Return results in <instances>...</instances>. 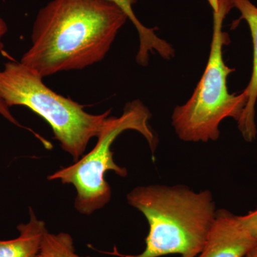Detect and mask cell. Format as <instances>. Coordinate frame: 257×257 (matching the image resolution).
<instances>
[{
    "mask_svg": "<svg viewBox=\"0 0 257 257\" xmlns=\"http://www.w3.org/2000/svg\"><path fill=\"white\" fill-rule=\"evenodd\" d=\"M30 216L29 222L18 225V237L0 240V257H37L48 231L45 221L37 219L31 207Z\"/></svg>",
    "mask_w": 257,
    "mask_h": 257,
    "instance_id": "cell-9",
    "label": "cell"
},
{
    "mask_svg": "<svg viewBox=\"0 0 257 257\" xmlns=\"http://www.w3.org/2000/svg\"><path fill=\"white\" fill-rule=\"evenodd\" d=\"M37 257H94L82 256L76 252L73 238L68 233L51 234L47 231L42 240Z\"/></svg>",
    "mask_w": 257,
    "mask_h": 257,
    "instance_id": "cell-10",
    "label": "cell"
},
{
    "mask_svg": "<svg viewBox=\"0 0 257 257\" xmlns=\"http://www.w3.org/2000/svg\"><path fill=\"white\" fill-rule=\"evenodd\" d=\"M234 8L240 13L239 20L247 23L253 43V67L251 78L244 89L247 101L238 122V128L243 138L247 143L256 139L257 130L255 123V106L257 101V7L250 0H231Z\"/></svg>",
    "mask_w": 257,
    "mask_h": 257,
    "instance_id": "cell-7",
    "label": "cell"
},
{
    "mask_svg": "<svg viewBox=\"0 0 257 257\" xmlns=\"http://www.w3.org/2000/svg\"><path fill=\"white\" fill-rule=\"evenodd\" d=\"M257 244V239L239 216L225 209L215 216L202 251L198 257H245Z\"/></svg>",
    "mask_w": 257,
    "mask_h": 257,
    "instance_id": "cell-6",
    "label": "cell"
},
{
    "mask_svg": "<svg viewBox=\"0 0 257 257\" xmlns=\"http://www.w3.org/2000/svg\"><path fill=\"white\" fill-rule=\"evenodd\" d=\"M207 1L213 12V32L207 66L189 100L176 106L172 115L176 134L187 143L216 141L222 120L231 117L239 121L247 101L243 90L229 93L227 77L235 69L226 65L223 57V47L230 41L223 23L234 6L231 0Z\"/></svg>",
    "mask_w": 257,
    "mask_h": 257,
    "instance_id": "cell-3",
    "label": "cell"
},
{
    "mask_svg": "<svg viewBox=\"0 0 257 257\" xmlns=\"http://www.w3.org/2000/svg\"><path fill=\"white\" fill-rule=\"evenodd\" d=\"M151 116V112L141 101L136 99L128 102L121 116H109L92 151L74 165L49 176L48 179H58L62 184H72L75 187L74 207L81 214L89 215L104 207L111 196L110 187L105 180L106 172L113 171L121 177L127 176V170L115 163L111 145L121 133L135 130L143 135L152 154H155L158 138L149 124Z\"/></svg>",
    "mask_w": 257,
    "mask_h": 257,
    "instance_id": "cell-5",
    "label": "cell"
},
{
    "mask_svg": "<svg viewBox=\"0 0 257 257\" xmlns=\"http://www.w3.org/2000/svg\"><path fill=\"white\" fill-rule=\"evenodd\" d=\"M8 31V25H7L4 19L0 16V52L3 51V48H4L5 45L3 42V37L5 36ZM0 114L13 124L17 125V126H20L18 120L15 119L13 115L12 114L10 108L5 104L4 101L2 100L1 99H0Z\"/></svg>",
    "mask_w": 257,
    "mask_h": 257,
    "instance_id": "cell-11",
    "label": "cell"
},
{
    "mask_svg": "<svg viewBox=\"0 0 257 257\" xmlns=\"http://www.w3.org/2000/svg\"><path fill=\"white\" fill-rule=\"evenodd\" d=\"M128 17L138 31L140 46L136 56L140 65H148L151 54L157 53L165 60H170L175 55V50L171 44L157 36L156 28H148L141 23L133 11V5L138 0H111Z\"/></svg>",
    "mask_w": 257,
    "mask_h": 257,
    "instance_id": "cell-8",
    "label": "cell"
},
{
    "mask_svg": "<svg viewBox=\"0 0 257 257\" xmlns=\"http://www.w3.org/2000/svg\"><path fill=\"white\" fill-rule=\"evenodd\" d=\"M126 199L145 215L150 231L143 252L126 257H196L202 251L216 211L210 191L155 184L133 189Z\"/></svg>",
    "mask_w": 257,
    "mask_h": 257,
    "instance_id": "cell-2",
    "label": "cell"
},
{
    "mask_svg": "<svg viewBox=\"0 0 257 257\" xmlns=\"http://www.w3.org/2000/svg\"><path fill=\"white\" fill-rule=\"evenodd\" d=\"M245 257H257V244L246 255Z\"/></svg>",
    "mask_w": 257,
    "mask_h": 257,
    "instance_id": "cell-13",
    "label": "cell"
},
{
    "mask_svg": "<svg viewBox=\"0 0 257 257\" xmlns=\"http://www.w3.org/2000/svg\"><path fill=\"white\" fill-rule=\"evenodd\" d=\"M128 17L111 0H52L34 23L21 62L42 78L105 57Z\"/></svg>",
    "mask_w": 257,
    "mask_h": 257,
    "instance_id": "cell-1",
    "label": "cell"
},
{
    "mask_svg": "<svg viewBox=\"0 0 257 257\" xmlns=\"http://www.w3.org/2000/svg\"><path fill=\"white\" fill-rule=\"evenodd\" d=\"M42 79L20 62H7L0 71V99L9 108L26 106L42 116L50 125L62 150L77 162L91 139L97 138L102 131L111 110L89 114L84 106L47 87Z\"/></svg>",
    "mask_w": 257,
    "mask_h": 257,
    "instance_id": "cell-4",
    "label": "cell"
},
{
    "mask_svg": "<svg viewBox=\"0 0 257 257\" xmlns=\"http://www.w3.org/2000/svg\"><path fill=\"white\" fill-rule=\"evenodd\" d=\"M240 219L244 226L257 239V207L254 210L249 211L244 216H239Z\"/></svg>",
    "mask_w": 257,
    "mask_h": 257,
    "instance_id": "cell-12",
    "label": "cell"
}]
</instances>
